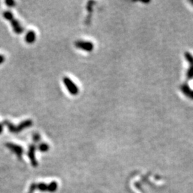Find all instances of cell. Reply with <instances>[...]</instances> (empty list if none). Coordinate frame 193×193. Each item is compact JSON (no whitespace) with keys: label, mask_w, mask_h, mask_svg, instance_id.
I'll return each instance as SVG.
<instances>
[{"label":"cell","mask_w":193,"mask_h":193,"mask_svg":"<svg viewBox=\"0 0 193 193\" xmlns=\"http://www.w3.org/2000/svg\"><path fill=\"white\" fill-rule=\"evenodd\" d=\"M3 123L5 126L7 127L8 130H10V132H12V133H19V132L22 131L25 129L30 127L33 124L32 121L31 120V119H27V120L22 121V122L17 126L14 125V124H12V123L8 120H4Z\"/></svg>","instance_id":"cell-1"},{"label":"cell","mask_w":193,"mask_h":193,"mask_svg":"<svg viewBox=\"0 0 193 193\" xmlns=\"http://www.w3.org/2000/svg\"><path fill=\"white\" fill-rule=\"evenodd\" d=\"M57 183L56 182H51L49 185H46L45 183H32L29 187V192L33 193L34 190H39L42 192H54L57 190Z\"/></svg>","instance_id":"cell-2"},{"label":"cell","mask_w":193,"mask_h":193,"mask_svg":"<svg viewBox=\"0 0 193 193\" xmlns=\"http://www.w3.org/2000/svg\"><path fill=\"white\" fill-rule=\"evenodd\" d=\"M3 16L5 19L9 20V21L10 22L11 25L12 26L13 30H14V32H15L16 34H19L23 32V27H22L19 22L14 17V15H13V14L10 11H5V12H4Z\"/></svg>","instance_id":"cell-3"},{"label":"cell","mask_w":193,"mask_h":193,"mask_svg":"<svg viewBox=\"0 0 193 193\" xmlns=\"http://www.w3.org/2000/svg\"><path fill=\"white\" fill-rule=\"evenodd\" d=\"M63 83L65 85L66 88L68 90L69 94H71L72 95H77L79 93V88L75 84L74 82H72V80H71L69 77H65L63 78Z\"/></svg>","instance_id":"cell-4"},{"label":"cell","mask_w":193,"mask_h":193,"mask_svg":"<svg viewBox=\"0 0 193 193\" xmlns=\"http://www.w3.org/2000/svg\"><path fill=\"white\" fill-rule=\"evenodd\" d=\"M75 45L77 48L82 49V50L88 51V52L92 51L94 49V44L91 42L78 40L75 42Z\"/></svg>","instance_id":"cell-5"},{"label":"cell","mask_w":193,"mask_h":193,"mask_svg":"<svg viewBox=\"0 0 193 193\" xmlns=\"http://www.w3.org/2000/svg\"><path fill=\"white\" fill-rule=\"evenodd\" d=\"M6 146L9 149H10L11 151L14 152V153L16 154V156H17V157H19L20 159H21L22 155L23 152H24L23 148H22L21 146H19V145H18L14 144V143H11V142L7 143Z\"/></svg>","instance_id":"cell-6"},{"label":"cell","mask_w":193,"mask_h":193,"mask_svg":"<svg viewBox=\"0 0 193 193\" xmlns=\"http://www.w3.org/2000/svg\"><path fill=\"white\" fill-rule=\"evenodd\" d=\"M35 150L36 147L34 145H31L29 147V151H28V157L30 159L31 163H32L33 167L37 166V161L35 157Z\"/></svg>","instance_id":"cell-7"},{"label":"cell","mask_w":193,"mask_h":193,"mask_svg":"<svg viewBox=\"0 0 193 193\" xmlns=\"http://www.w3.org/2000/svg\"><path fill=\"white\" fill-rule=\"evenodd\" d=\"M36 40V33L34 31L30 30L26 34L25 41L28 44H32Z\"/></svg>","instance_id":"cell-8"},{"label":"cell","mask_w":193,"mask_h":193,"mask_svg":"<svg viewBox=\"0 0 193 193\" xmlns=\"http://www.w3.org/2000/svg\"><path fill=\"white\" fill-rule=\"evenodd\" d=\"M180 89H181L182 92H183V94H185V95H186L187 97H189V98H190L192 90L190 89V88L189 87L188 84H187V83L183 84L181 85V87H180Z\"/></svg>","instance_id":"cell-9"},{"label":"cell","mask_w":193,"mask_h":193,"mask_svg":"<svg viewBox=\"0 0 193 193\" xmlns=\"http://www.w3.org/2000/svg\"><path fill=\"white\" fill-rule=\"evenodd\" d=\"M49 148V146L48 145V144H47V143H45V142L40 143L38 146L39 150L42 152H45L48 151Z\"/></svg>","instance_id":"cell-10"},{"label":"cell","mask_w":193,"mask_h":193,"mask_svg":"<svg viewBox=\"0 0 193 193\" xmlns=\"http://www.w3.org/2000/svg\"><path fill=\"white\" fill-rule=\"evenodd\" d=\"M185 57L187 61L189 62L190 66L193 65V56L192 54H190L188 51H186V52L185 53Z\"/></svg>","instance_id":"cell-11"},{"label":"cell","mask_w":193,"mask_h":193,"mask_svg":"<svg viewBox=\"0 0 193 193\" xmlns=\"http://www.w3.org/2000/svg\"><path fill=\"white\" fill-rule=\"evenodd\" d=\"M187 80H192L193 79V65L190 66V68L187 72Z\"/></svg>","instance_id":"cell-12"},{"label":"cell","mask_w":193,"mask_h":193,"mask_svg":"<svg viewBox=\"0 0 193 193\" xmlns=\"http://www.w3.org/2000/svg\"><path fill=\"white\" fill-rule=\"evenodd\" d=\"M5 4L7 5L8 7H13L15 6V1H13V0H7L6 1H5Z\"/></svg>","instance_id":"cell-13"},{"label":"cell","mask_w":193,"mask_h":193,"mask_svg":"<svg viewBox=\"0 0 193 193\" xmlns=\"http://www.w3.org/2000/svg\"><path fill=\"white\" fill-rule=\"evenodd\" d=\"M39 139H40L39 134L37 133V132H36V133H34V135H33V140L34 142H37L39 141Z\"/></svg>","instance_id":"cell-14"},{"label":"cell","mask_w":193,"mask_h":193,"mask_svg":"<svg viewBox=\"0 0 193 193\" xmlns=\"http://www.w3.org/2000/svg\"><path fill=\"white\" fill-rule=\"evenodd\" d=\"M5 58H4V56L2 54H0V64L3 63L4 61Z\"/></svg>","instance_id":"cell-15"},{"label":"cell","mask_w":193,"mask_h":193,"mask_svg":"<svg viewBox=\"0 0 193 193\" xmlns=\"http://www.w3.org/2000/svg\"><path fill=\"white\" fill-rule=\"evenodd\" d=\"M2 131H3V125L0 123V134L2 133Z\"/></svg>","instance_id":"cell-16"},{"label":"cell","mask_w":193,"mask_h":193,"mask_svg":"<svg viewBox=\"0 0 193 193\" xmlns=\"http://www.w3.org/2000/svg\"><path fill=\"white\" fill-rule=\"evenodd\" d=\"M190 99H192V100H193V90L192 91V93H191V95H190Z\"/></svg>","instance_id":"cell-17"},{"label":"cell","mask_w":193,"mask_h":193,"mask_svg":"<svg viewBox=\"0 0 193 193\" xmlns=\"http://www.w3.org/2000/svg\"><path fill=\"white\" fill-rule=\"evenodd\" d=\"M190 2L193 5V0H191V1H190Z\"/></svg>","instance_id":"cell-18"},{"label":"cell","mask_w":193,"mask_h":193,"mask_svg":"<svg viewBox=\"0 0 193 193\" xmlns=\"http://www.w3.org/2000/svg\"><path fill=\"white\" fill-rule=\"evenodd\" d=\"M29 193H32V192H29Z\"/></svg>","instance_id":"cell-19"}]
</instances>
